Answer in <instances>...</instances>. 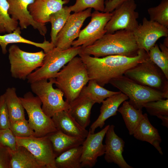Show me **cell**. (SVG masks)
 Returning a JSON list of instances; mask_svg holds the SVG:
<instances>
[{
	"instance_id": "cell-22",
	"label": "cell",
	"mask_w": 168,
	"mask_h": 168,
	"mask_svg": "<svg viewBox=\"0 0 168 168\" xmlns=\"http://www.w3.org/2000/svg\"><path fill=\"white\" fill-rule=\"evenodd\" d=\"M95 104L90 99L79 96L69 103L68 111L81 126L86 128L91 122V110Z\"/></svg>"
},
{
	"instance_id": "cell-24",
	"label": "cell",
	"mask_w": 168,
	"mask_h": 168,
	"mask_svg": "<svg viewBox=\"0 0 168 168\" xmlns=\"http://www.w3.org/2000/svg\"><path fill=\"white\" fill-rule=\"evenodd\" d=\"M48 136L57 156L68 150L82 145L85 139L78 137L69 135L58 130L49 134Z\"/></svg>"
},
{
	"instance_id": "cell-17",
	"label": "cell",
	"mask_w": 168,
	"mask_h": 168,
	"mask_svg": "<svg viewBox=\"0 0 168 168\" xmlns=\"http://www.w3.org/2000/svg\"><path fill=\"white\" fill-rule=\"evenodd\" d=\"M114 125H110L105 134L104 159L108 163H114L120 168H133L123 156L125 142L114 131Z\"/></svg>"
},
{
	"instance_id": "cell-36",
	"label": "cell",
	"mask_w": 168,
	"mask_h": 168,
	"mask_svg": "<svg viewBox=\"0 0 168 168\" xmlns=\"http://www.w3.org/2000/svg\"><path fill=\"white\" fill-rule=\"evenodd\" d=\"M9 128L15 136L19 137H27L35 136L34 130L26 119L10 122Z\"/></svg>"
},
{
	"instance_id": "cell-30",
	"label": "cell",
	"mask_w": 168,
	"mask_h": 168,
	"mask_svg": "<svg viewBox=\"0 0 168 168\" xmlns=\"http://www.w3.org/2000/svg\"><path fill=\"white\" fill-rule=\"evenodd\" d=\"M148 55L151 60L159 68L168 79V47L163 43L156 44L150 49Z\"/></svg>"
},
{
	"instance_id": "cell-13",
	"label": "cell",
	"mask_w": 168,
	"mask_h": 168,
	"mask_svg": "<svg viewBox=\"0 0 168 168\" xmlns=\"http://www.w3.org/2000/svg\"><path fill=\"white\" fill-rule=\"evenodd\" d=\"M92 8L71 14L65 24L58 33L55 47L62 50L68 49L77 38L84 22L91 16Z\"/></svg>"
},
{
	"instance_id": "cell-31",
	"label": "cell",
	"mask_w": 168,
	"mask_h": 168,
	"mask_svg": "<svg viewBox=\"0 0 168 168\" xmlns=\"http://www.w3.org/2000/svg\"><path fill=\"white\" fill-rule=\"evenodd\" d=\"M71 12L70 7L65 6L50 16L49 22L51 25V42L55 46L57 35L66 22Z\"/></svg>"
},
{
	"instance_id": "cell-29",
	"label": "cell",
	"mask_w": 168,
	"mask_h": 168,
	"mask_svg": "<svg viewBox=\"0 0 168 168\" xmlns=\"http://www.w3.org/2000/svg\"><path fill=\"white\" fill-rule=\"evenodd\" d=\"M119 91L108 90L95 81L89 80L87 86H85L81 91L79 96L87 98L95 103L100 104L107 98Z\"/></svg>"
},
{
	"instance_id": "cell-42",
	"label": "cell",
	"mask_w": 168,
	"mask_h": 168,
	"mask_svg": "<svg viewBox=\"0 0 168 168\" xmlns=\"http://www.w3.org/2000/svg\"><path fill=\"white\" fill-rule=\"evenodd\" d=\"M163 44L166 46L168 47V36L165 37Z\"/></svg>"
},
{
	"instance_id": "cell-41",
	"label": "cell",
	"mask_w": 168,
	"mask_h": 168,
	"mask_svg": "<svg viewBox=\"0 0 168 168\" xmlns=\"http://www.w3.org/2000/svg\"><path fill=\"white\" fill-rule=\"evenodd\" d=\"M162 121V125L168 128V116H161L158 117Z\"/></svg>"
},
{
	"instance_id": "cell-4",
	"label": "cell",
	"mask_w": 168,
	"mask_h": 168,
	"mask_svg": "<svg viewBox=\"0 0 168 168\" xmlns=\"http://www.w3.org/2000/svg\"><path fill=\"white\" fill-rule=\"evenodd\" d=\"M82 46L71 47L62 50L54 47L45 53L43 64L27 77L30 84L36 81L54 78L66 64L81 53Z\"/></svg>"
},
{
	"instance_id": "cell-12",
	"label": "cell",
	"mask_w": 168,
	"mask_h": 168,
	"mask_svg": "<svg viewBox=\"0 0 168 168\" xmlns=\"http://www.w3.org/2000/svg\"><path fill=\"white\" fill-rule=\"evenodd\" d=\"M112 12L95 11L91 13L88 25L81 30L76 40L72 43L73 47H85L93 44L106 33L105 26L110 19Z\"/></svg>"
},
{
	"instance_id": "cell-28",
	"label": "cell",
	"mask_w": 168,
	"mask_h": 168,
	"mask_svg": "<svg viewBox=\"0 0 168 168\" xmlns=\"http://www.w3.org/2000/svg\"><path fill=\"white\" fill-rule=\"evenodd\" d=\"M82 146L68 150L58 156L55 158L56 168H81L80 161Z\"/></svg>"
},
{
	"instance_id": "cell-15",
	"label": "cell",
	"mask_w": 168,
	"mask_h": 168,
	"mask_svg": "<svg viewBox=\"0 0 168 168\" xmlns=\"http://www.w3.org/2000/svg\"><path fill=\"white\" fill-rule=\"evenodd\" d=\"M109 125H107L96 133H91L89 131L82 145L80 159L82 168L94 167L97 162L98 157L104 155L105 146L103 144V141Z\"/></svg>"
},
{
	"instance_id": "cell-16",
	"label": "cell",
	"mask_w": 168,
	"mask_h": 168,
	"mask_svg": "<svg viewBox=\"0 0 168 168\" xmlns=\"http://www.w3.org/2000/svg\"><path fill=\"white\" fill-rule=\"evenodd\" d=\"M9 4L8 12L12 18L19 21L21 29H26L31 26L37 30L40 35L45 36L47 32L45 24L35 21L28 9L29 6L35 0H7Z\"/></svg>"
},
{
	"instance_id": "cell-10",
	"label": "cell",
	"mask_w": 168,
	"mask_h": 168,
	"mask_svg": "<svg viewBox=\"0 0 168 168\" xmlns=\"http://www.w3.org/2000/svg\"><path fill=\"white\" fill-rule=\"evenodd\" d=\"M137 6L134 0H131L116 8L111 12V17L105 26L106 33L121 30L134 31L139 25L137 21L139 14L136 11Z\"/></svg>"
},
{
	"instance_id": "cell-25",
	"label": "cell",
	"mask_w": 168,
	"mask_h": 168,
	"mask_svg": "<svg viewBox=\"0 0 168 168\" xmlns=\"http://www.w3.org/2000/svg\"><path fill=\"white\" fill-rule=\"evenodd\" d=\"M10 168H46L25 147L17 146L10 151Z\"/></svg>"
},
{
	"instance_id": "cell-7",
	"label": "cell",
	"mask_w": 168,
	"mask_h": 168,
	"mask_svg": "<svg viewBox=\"0 0 168 168\" xmlns=\"http://www.w3.org/2000/svg\"><path fill=\"white\" fill-rule=\"evenodd\" d=\"M8 51L12 76L22 80L27 79L34 70L42 66L46 55L42 50L35 52L25 51L15 44L11 46Z\"/></svg>"
},
{
	"instance_id": "cell-11",
	"label": "cell",
	"mask_w": 168,
	"mask_h": 168,
	"mask_svg": "<svg viewBox=\"0 0 168 168\" xmlns=\"http://www.w3.org/2000/svg\"><path fill=\"white\" fill-rule=\"evenodd\" d=\"M16 139L17 146L26 148L46 168H56L55 159L57 156L48 135L40 137H16Z\"/></svg>"
},
{
	"instance_id": "cell-6",
	"label": "cell",
	"mask_w": 168,
	"mask_h": 168,
	"mask_svg": "<svg viewBox=\"0 0 168 168\" xmlns=\"http://www.w3.org/2000/svg\"><path fill=\"white\" fill-rule=\"evenodd\" d=\"M42 79L30 83L32 91L40 100L42 109L44 113L51 118L55 113L68 110L69 103L63 99V93L59 89L54 88L55 78Z\"/></svg>"
},
{
	"instance_id": "cell-32",
	"label": "cell",
	"mask_w": 168,
	"mask_h": 168,
	"mask_svg": "<svg viewBox=\"0 0 168 168\" xmlns=\"http://www.w3.org/2000/svg\"><path fill=\"white\" fill-rule=\"evenodd\" d=\"M9 4L7 0H0V33L12 32L17 27L18 21L8 13Z\"/></svg>"
},
{
	"instance_id": "cell-40",
	"label": "cell",
	"mask_w": 168,
	"mask_h": 168,
	"mask_svg": "<svg viewBox=\"0 0 168 168\" xmlns=\"http://www.w3.org/2000/svg\"><path fill=\"white\" fill-rule=\"evenodd\" d=\"M131 0H107L105 2V8L104 12H111L116 8L123 3Z\"/></svg>"
},
{
	"instance_id": "cell-19",
	"label": "cell",
	"mask_w": 168,
	"mask_h": 168,
	"mask_svg": "<svg viewBox=\"0 0 168 168\" xmlns=\"http://www.w3.org/2000/svg\"><path fill=\"white\" fill-rule=\"evenodd\" d=\"M128 99L126 95L119 91L104 100L102 102L99 115L90 126L89 131L91 133H95L98 128H102L105 121L109 118L117 115L119 106Z\"/></svg>"
},
{
	"instance_id": "cell-39",
	"label": "cell",
	"mask_w": 168,
	"mask_h": 168,
	"mask_svg": "<svg viewBox=\"0 0 168 168\" xmlns=\"http://www.w3.org/2000/svg\"><path fill=\"white\" fill-rule=\"evenodd\" d=\"M11 149L0 143V168H10Z\"/></svg>"
},
{
	"instance_id": "cell-37",
	"label": "cell",
	"mask_w": 168,
	"mask_h": 168,
	"mask_svg": "<svg viewBox=\"0 0 168 168\" xmlns=\"http://www.w3.org/2000/svg\"><path fill=\"white\" fill-rule=\"evenodd\" d=\"M0 143L12 150L16 149V137L9 128L0 129Z\"/></svg>"
},
{
	"instance_id": "cell-35",
	"label": "cell",
	"mask_w": 168,
	"mask_h": 168,
	"mask_svg": "<svg viewBox=\"0 0 168 168\" xmlns=\"http://www.w3.org/2000/svg\"><path fill=\"white\" fill-rule=\"evenodd\" d=\"M105 2V0H76L75 4L69 7L71 12H74L82 11L89 8L104 12Z\"/></svg>"
},
{
	"instance_id": "cell-18",
	"label": "cell",
	"mask_w": 168,
	"mask_h": 168,
	"mask_svg": "<svg viewBox=\"0 0 168 168\" xmlns=\"http://www.w3.org/2000/svg\"><path fill=\"white\" fill-rule=\"evenodd\" d=\"M69 0H35L30 4L28 9L36 22L45 24L49 22L50 15L60 10Z\"/></svg>"
},
{
	"instance_id": "cell-34",
	"label": "cell",
	"mask_w": 168,
	"mask_h": 168,
	"mask_svg": "<svg viewBox=\"0 0 168 168\" xmlns=\"http://www.w3.org/2000/svg\"><path fill=\"white\" fill-rule=\"evenodd\" d=\"M147 112L151 115L158 117L168 116V99H161L149 102L144 105Z\"/></svg>"
},
{
	"instance_id": "cell-27",
	"label": "cell",
	"mask_w": 168,
	"mask_h": 168,
	"mask_svg": "<svg viewBox=\"0 0 168 168\" xmlns=\"http://www.w3.org/2000/svg\"><path fill=\"white\" fill-rule=\"evenodd\" d=\"M121 114L130 135L133 133L143 116L142 110L136 109L125 100L118 110Z\"/></svg>"
},
{
	"instance_id": "cell-38",
	"label": "cell",
	"mask_w": 168,
	"mask_h": 168,
	"mask_svg": "<svg viewBox=\"0 0 168 168\" xmlns=\"http://www.w3.org/2000/svg\"><path fill=\"white\" fill-rule=\"evenodd\" d=\"M10 123L4 93L0 96V129L9 128Z\"/></svg>"
},
{
	"instance_id": "cell-9",
	"label": "cell",
	"mask_w": 168,
	"mask_h": 168,
	"mask_svg": "<svg viewBox=\"0 0 168 168\" xmlns=\"http://www.w3.org/2000/svg\"><path fill=\"white\" fill-rule=\"evenodd\" d=\"M20 98L28 114L29 124L34 131L35 136H44L57 131L51 118L43 111L42 102L37 96L29 91Z\"/></svg>"
},
{
	"instance_id": "cell-43",
	"label": "cell",
	"mask_w": 168,
	"mask_h": 168,
	"mask_svg": "<svg viewBox=\"0 0 168 168\" xmlns=\"http://www.w3.org/2000/svg\"><path fill=\"white\" fill-rule=\"evenodd\" d=\"M108 1H110L111 0H107Z\"/></svg>"
},
{
	"instance_id": "cell-21",
	"label": "cell",
	"mask_w": 168,
	"mask_h": 168,
	"mask_svg": "<svg viewBox=\"0 0 168 168\" xmlns=\"http://www.w3.org/2000/svg\"><path fill=\"white\" fill-rule=\"evenodd\" d=\"M136 139L147 142L153 145L161 155L163 153L160 144L161 139L158 130L151 124L147 115L145 113L133 134Z\"/></svg>"
},
{
	"instance_id": "cell-20",
	"label": "cell",
	"mask_w": 168,
	"mask_h": 168,
	"mask_svg": "<svg viewBox=\"0 0 168 168\" xmlns=\"http://www.w3.org/2000/svg\"><path fill=\"white\" fill-rule=\"evenodd\" d=\"M51 118L57 130L66 134L85 139L88 134L89 131L81 126L68 110L58 112Z\"/></svg>"
},
{
	"instance_id": "cell-3",
	"label": "cell",
	"mask_w": 168,
	"mask_h": 168,
	"mask_svg": "<svg viewBox=\"0 0 168 168\" xmlns=\"http://www.w3.org/2000/svg\"><path fill=\"white\" fill-rule=\"evenodd\" d=\"M55 84L63 93L69 103L80 95L89 79L86 65L80 57L76 56L58 73Z\"/></svg>"
},
{
	"instance_id": "cell-14",
	"label": "cell",
	"mask_w": 168,
	"mask_h": 168,
	"mask_svg": "<svg viewBox=\"0 0 168 168\" xmlns=\"http://www.w3.org/2000/svg\"><path fill=\"white\" fill-rule=\"evenodd\" d=\"M133 34L138 48L148 54L159 39L168 36V28L144 17Z\"/></svg>"
},
{
	"instance_id": "cell-33",
	"label": "cell",
	"mask_w": 168,
	"mask_h": 168,
	"mask_svg": "<svg viewBox=\"0 0 168 168\" xmlns=\"http://www.w3.org/2000/svg\"><path fill=\"white\" fill-rule=\"evenodd\" d=\"M150 20L168 28V0H161L157 6L149 8Z\"/></svg>"
},
{
	"instance_id": "cell-8",
	"label": "cell",
	"mask_w": 168,
	"mask_h": 168,
	"mask_svg": "<svg viewBox=\"0 0 168 168\" xmlns=\"http://www.w3.org/2000/svg\"><path fill=\"white\" fill-rule=\"evenodd\" d=\"M124 75L139 84L168 94V79L149 58L128 70Z\"/></svg>"
},
{
	"instance_id": "cell-2",
	"label": "cell",
	"mask_w": 168,
	"mask_h": 168,
	"mask_svg": "<svg viewBox=\"0 0 168 168\" xmlns=\"http://www.w3.org/2000/svg\"><path fill=\"white\" fill-rule=\"evenodd\" d=\"M139 49L133 32L121 30L106 33L92 45L82 47L80 54L98 58L112 55L133 57L138 54Z\"/></svg>"
},
{
	"instance_id": "cell-23",
	"label": "cell",
	"mask_w": 168,
	"mask_h": 168,
	"mask_svg": "<svg viewBox=\"0 0 168 168\" xmlns=\"http://www.w3.org/2000/svg\"><path fill=\"white\" fill-rule=\"evenodd\" d=\"M21 29L20 27L18 26L12 32L0 35V46L3 54L7 53V45L12 43H23L34 45L43 49L45 53L48 52L55 47L51 42L46 40L42 43H37L24 38L21 35Z\"/></svg>"
},
{
	"instance_id": "cell-5",
	"label": "cell",
	"mask_w": 168,
	"mask_h": 168,
	"mask_svg": "<svg viewBox=\"0 0 168 168\" xmlns=\"http://www.w3.org/2000/svg\"><path fill=\"white\" fill-rule=\"evenodd\" d=\"M109 83L126 95L129 103L136 109L142 110L149 102L168 99V94L141 85L124 75L112 79Z\"/></svg>"
},
{
	"instance_id": "cell-1",
	"label": "cell",
	"mask_w": 168,
	"mask_h": 168,
	"mask_svg": "<svg viewBox=\"0 0 168 168\" xmlns=\"http://www.w3.org/2000/svg\"><path fill=\"white\" fill-rule=\"evenodd\" d=\"M84 63L89 80L95 81L103 87L112 79L120 77L125 72L149 58L147 53L139 49L138 54L129 57L119 55L95 57L79 54Z\"/></svg>"
},
{
	"instance_id": "cell-26",
	"label": "cell",
	"mask_w": 168,
	"mask_h": 168,
	"mask_svg": "<svg viewBox=\"0 0 168 168\" xmlns=\"http://www.w3.org/2000/svg\"><path fill=\"white\" fill-rule=\"evenodd\" d=\"M4 94L10 121L25 119V109L20 97L17 95L16 89L8 88Z\"/></svg>"
}]
</instances>
